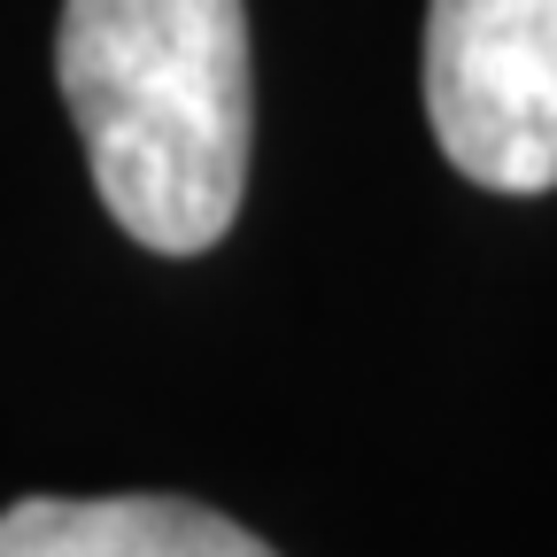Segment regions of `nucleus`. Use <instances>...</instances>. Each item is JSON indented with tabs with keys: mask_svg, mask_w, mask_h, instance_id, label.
<instances>
[{
	"mask_svg": "<svg viewBox=\"0 0 557 557\" xmlns=\"http://www.w3.org/2000/svg\"><path fill=\"white\" fill-rule=\"evenodd\" d=\"M54 78L109 218L139 248L201 256L233 233L256 139L240 0H62Z\"/></svg>",
	"mask_w": 557,
	"mask_h": 557,
	"instance_id": "nucleus-1",
	"label": "nucleus"
},
{
	"mask_svg": "<svg viewBox=\"0 0 557 557\" xmlns=\"http://www.w3.org/2000/svg\"><path fill=\"white\" fill-rule=\"evenodd\" d=\"M426 116L487 194L557 186V0H434Z\"/></svg>",
	"mask_w": 557,
	"mask_h": 557,
	"instance_id": "nucleus-2",
	"label": "nucleus"
},
{
	"mask_svg": "<svg viewBox=\"0 0 557 557\" xmlns=\"http://www.w3.org/2000/svg\"><path fill=\"white\" fill-rule=\"evenodd\" d=\"M0 557H278L186 496H24L0 511Z\"/></svg>",
	"mask_w": 557,
	"mask_h": 557,
	"instance_id": "nucleus-3",
	"label": "nucleus"
}]
</instances>
